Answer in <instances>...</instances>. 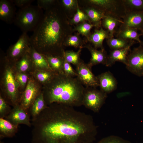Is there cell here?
<instances>
[{"label":"cell","mask_w":143,"mask_h":143,"mask_svg":"<svg viewBox=\"0 0 143 143\" xmlns=\"http://www.w3.org/2000/svg\"><path fill=\"white\" fill-rule=\"evenodd\" d=\"M32 143H92L97 127L91 115L53 103L31 119Z\"/></svg>","instance_id":"6da1fadb"},{"label":"cell","mask_w":143,"mask_h":143,"mask_svg":"<svg viewBox=\"0 0 143 143\" xmlns=\"http://www.w3.org/2000/svg\"><path fill=\"white\" fill-rule=\"evenodd\" d=\"M30 37V45L45 55L64 57V44L73 28L59 0L45 11L41 22Z\"/></svg>","instance_id":"7a4b0ae2"},{"label":"cell","mask_w":143,"mask_h":143,"mask_svg":"<svg viewBox=\"0 0 143 143\" xmlns=\"http://www.w3.org/2000/svg\"><path fill=\"white\" fill-rule=\"evenodd\" d=\"M84 88L77 78L56 73L42 91L47 105L56 103L74 107L82 105Z\"/></svg>","instance_id":"3957f363"},{"label":"cell","mask_w":143,"mask_h":143,"mask_svg":"<svg viewBox=\"0 0 143 143\" xmlns=\"http://www.w3.org/2000/svg\"><path fill=\"white\" fill-rule=\"evenodd\" d=\"M44 14L42 10L37 5H31L20 9L16 12L14 23L23 33L33 32L41 22Z\"/></svg>","instance_id":"277c9868"},{"label":"cell","mask_w":143,"mask_h":143,"mask_svg":"<svg viewBox=\"0 0 143 143\" xmlns=\"http://www.w3.org/2000/svg\"><path fill=\"white\" fill-rule=\"evenodd\" d=\"M2 82V91L6 101L13 107L19 104L22 95L19 91L20 86L16 79L14 69L9 65L5 67Z\"/></svg>","instance_id":"5b68a950"},{"label":"cell","mask_w":143,"mask_h":143,"mask_svg":"<svg viewBox=\"0 0 143 143\" xmlns=\"http://www.w3.org/2000/svg\"><path fill=\"white\" fill-rule=\"evenodd\" d=\"M80 3L93 6L103 12L106 16L122 20L126 10L123 0H85Z\"/></svg>","instance_id":"8992f818"},{"label":"cell","mask_w":143,"mask_h":143,"mask_svg":"<svg viewBox=\"0 0 143 143\" xmlns=\"http://www.w3.org/2000/svg\"><path fill=\"white\" fill-rule=\"evenodd\" d=\"M106 93L96 88L85 87L82 105L95 113H98L107 97Z\"/></svg>","instance_id":"52a82bcc"},{"label":"cell","mask_w":143,"mask_h":143,"mask_svg":"<svg viewBox=\"0 0 143 143\" xmlns=\"http://www.w3.org/2000/svg\"><path fill=\"white\" fill-rule=\"evenodd\" d=\"M125 65L132 73L139 77L143 76V45L140 44L130 51Z\"/></svg>","instance_id":"ba28073f"},{"label":"cell","mask_w":143,"mask_h":143,"mask_svg":"<svg viewBox=\"0 0 143 143\" xmlns=\"http://www.w3.org/2000/svg\"><path fill=\"white\" fill-rule=\"evenodd\" d=\"M30 37L27 33H23L16 42L9 47L7 51V58L10 62H16L29 50Z\"/></svg>","instance_id":"9c48e42d"},{"label":"cell","mask_w":143,"mask_h":143,"mask_svg":"<svg viewBox=\"0 0 143 143\" xmlns=\"http://www.w3.org/2000/svg\"><path fill=\"white\" fill-rule=\"evenodd\" d=\"M42 91L37 81L33 77L29 78L24 91L22 92L19 104L29 112L35 98Z\"/></svg>","instance_id":"30bf717a"},{"label":"cell","mask_w":143,"mask_h":143,"mask_svg":"<svg viewBox=\"0 0 143 143\" xmlns=\"http://www.w3.org/2000/svg\"><path fill=\"white\" fill-rule=\"evenodd\" d=\"M76 78L85 87L97 88L99 86L98 80L92 73L91 68L82 60L76 66Z\"/></svg>","instance_id":"8fae6325"},{"label":"cell","mask_w":143,"mask_h":143,"mask_svg":"<svg viewBox=\"0 0 143 143\" xmlns=\"http://www.w3.org/2000/svg\"><path fill=\"white\" fill-rule=\"evenodd\" d=\"M29 112L23 109L19 104L13 106L10 113L5 118L14 125H25L32 127L31 119Z\"/></svg>","instance_id":"7c38bea8"},{"label":"cell","mask_w":143,"mask_h":143,"mask_svg":"<svg viewBox=\"0 0 143 143\" xmlns=\"http://www.w3.org/2000/svg\"><path fill=\"white\" fill-rule=\"evenodd\" d=\"M119 29L131 28L141 30L143 28V11H127Z\"/></svg>","instance_id":"4fadbf2b"},{"label":"cell","mask_w":143,"mask_h":143,"mask_svg":"<svg viewBox=\"0 0 143 143\" xmlns=\"http://www.w3.org/2000/svg\"><path fill=\"white\" fill-rule=\"evenodd\" d=\"M137 42L134 40H130L128 45L126 47L111 51L108 55L105 65L107 67L112 66L117 61L121 62L126 65L127 56L130 51L131 47Z\"/></svg>","instance_id":"5bb4252c"},{"label":"cell","mask_w":143,"mask_h":143,"mask_svg":"<svg viewBox=\"0 0 143 143\" xmlns=\"http://www.w3.org/2000/svg\"><path fill=\"white\" fill-rule=\"evenodd\" d=\"M100 90L106 93H109L117 88V82L113 74L107 71L96 76Z\"/></svg>","instance_id":"9a60e30c"},{"label":"cell","mask_w":143,"mask_h":143,"mask_svg":"<svg viewBox=\"0 0 143 143\" xmlns=\"http://www.w3.org/2000/svg\"><path fill=\"white\" fill-rule=\"evenodd\" d=\"M12 0H0V19L7 23H14L16 12Z\"/></svg>","instance_id":"2e32d148"},{"label":"cell","mask_w":143,"mask_h":143,"mask_svg":"<svg viewBox=\"0 0 143 143\" xmlns=\"http://www.w3.org/2000/svg\"><path fill=\"white\" fill-rule=\"evenodd\" d=\"M82 6L80 7L89 17L91 23L97 29L101 26V21L106 16L104 13L98 8L91 6L80 3Z\"/></svg>","instance_id":"e0dca14e"},{"label":"cell","mask_w":143,"mask_h":143,"mask_svg":"<svg viewBox=\"0 0 143 143\" xmlns=\"http://www.w3.org/2000/svg\"><path fill=\"white\" fill-rule=\"evenodd\" d=\"M84 47L86 48L91 54V58L87 64L91 68L99 64L105 65L108 55L105 49L98 50L90 44H85Z\"/></svg>","instance_id":"ac0fdd59"},{"label":"cell","mask_w":143,"mask_h":143,"mask_svg":"<svg viewBox=\"0 0 143 143\" xmlns=\"http://www.w3.org/2000/svg\"><path fill=\"white\" fill-rule=\"evenodd\" d=\"M28 53L32 60L33 66L35 70L52 71L44 55L37 51L31 46Z\"/></svg>","instance_id":"d6986e66"},{"label":"cell","mask_w":143,"mask_h":143,"mask_svg":"<svg viewBox=\"0 0 143 143\" xmlns=\"http://www.w3.org/2000/svg\"><path fill=\"white\" fill-rule=\"evenodd\" d=\"M110 38L109 32L101 26L99 29H95L87 39L93 47L97 49H104L103 43L104 40Z\"/></svg>","instance_id":"ffe728a7"},{"label":"cell","mask_w":143,"mask_h":143,"mask_svg":"<svg viewBox=\"0 0 143 143\" xmlns=\"http://www.w3.org/2000/svg\"><path fill=\"white\" fill-rule=\"evenodd\" d=\"M18 126L14 125L5 118H0V139L11 138L17 132Z\"/></svg>","instance_id":"44dd1931"},{"label":"cell","mask_w":143,"mask_h":143,"mask_svg":"<svg viewBox=\"0 0 143 143\" xmlns=\"http://www.w3.org/2000/svg\"><path fill=\"white\" fill-rule=\"evenodd\" d=\"M42 91L37 96L29 110L31 119L36 117L47 107Z\"/></svg>","instance_id":"7402d4cb"},{"label":"cell","mask_w":143,"mask_h":143,"mask_svg":"<svg viewBox=\"0 0 143 143\" xmlns=\"http://www.w3.org/2000/svg\"><path fill=\"white\" fill-rule=\"evenodd\" d=\"M137 30L131 28H126L118 29L117 32V38L127 40H134L143 45V42L141 40L140 37L141 36Z\"/></svg>","instance_id":"603a6c76"},{"label":"cell","mask_w":143,"mask_h":143,"mask_svg":"<svg viewBox=\"0 0 143 143\" xmlns=\"http://www.w3.org/2000/svg\"><path fill=\"white\" fill-rule=\"evenodd\" d=\"M122 23V20L106 16L101 21V26L109 32L110 38H111L114 37L116 27Z\"/></svg>","instance_id":"cb8c5ba5"},{"label":"cell","mask_w":143,"mask_h":143,"mask_svg":"<svg viewBox=\"0 0 143 143\" xmlns=\"http://www.w3.org/2000/svg\"><path fill=\"white\" fill-rule=\"evenodd\" d=\"M44 55L53 72L56 73L65 74L63 70L64 56Z\"/></svg>","instance_id":"d4e9b609"},{"label":"cell","mask_w":143,"mask_h":143,"mask_svg":"<svg viewBox=\"0 0 143 143\" xmlns=\"http://www.w3.org/2000/svg\"><path fill=\"white\" fill-rule=\"evenodd\" d=\"M56 73L52 71L35 70L33 77L38 82L44 85L49 82Z\"/></svg>","instance_id":"484cf974"},{"label":"cell","mask_w":143,"mask_h":143,"mask_svg":"<svg viewBox=\"0 0 143 143\" xmlns=\"http://www.w3.org/2000/svg\"><path fill=\"white\" fill-rule=\"evenodd\" d=\"M59 1L68 19L72 18L77 12L78 1L59 0Z\"/></svg>","instance_id":"4316f807"},{"label":"cell","mask_w":143,"mask_h":143,"mask_svg":"<svg viewBox=\"0 0 143 143\" xmlns=\"http://www.w3.org/2000/svg\"><path fill=\"white\" fill-rule=\"evenodd\" d=\"M33 66L32 60L28 53L23 56L16 62V72L26 73Z\"/></svg>","instance_id":"83f0119b"},{"label":"cell","mask_w":143,"mask_h":143,"mask_svg":"<svg viewBox=\"0 0 143 143\" xmlns=\"http://www.w3.org/2000/svg\"><path fill=\"white\" fill-rule=\"evenodd\" d=\"M79 35L77 33L68 37L64 43V47H73L79 49L84 47L86 44Z\"/></svg>","instance_id":"f1b7e54d"},{"label":"cell","mask_w":143,"mask_h":143,"mask_svg":"<svg viewBox=\"0 0 143 143\" xmlns=\"http://www.w3.org/2000/svg\"><path fill=\"white\" fill-rule=\"evenodd\" d=\"M106 40L107 44L112 50L120 49L126 47L130 41V40L114 37L109 38L106 39Z\"/></svg>","instance_id":"f546056e"},{"label":"cell","mask_w":143,"mask_h":143,"mask_svg":"<svg viewBox=\"0 0 143 143\" xmlns=\"http://www.w3.org/2000/svg\"><path fill=\"white\" fill-rule=\"evenodd\" d=\"M95 26L87 21H84L76 25L73 28L74 31H77L80 34L85 37L87 39L91 34V30Z\"/></svg>","instance_id":"4dcf8cb0"},{"label":"cell","mask_w":143,"mask_h":143,"mask_svg":"<svg viewBox=\"0 0 143 143\" xmlns=\"http://www.w3.org/2000/svg\"><path fill=\"white\" fill-rule=\"evenodd\" d=\"M82 49H79L77 52L73 50L65 51L64 55L65 59L70 64L77 66L81 60L80 58V55Z\"/></svg>","instance_id":"1f68e13d"},{"label":"cell","mask_w":143,"mask_h":143,"mask_svg":"<svg viewBox=\"0 0 143 143\" xmlns=\"http://www.w3.org/2000/svg\"><path fill=\"white\" fill-rule=\"evenodd\" d=\"M69 24L71 25H76L84 21L91 23L87 15L80 8L78 5L76 12L71 19H68Z\"/></svg>","instance_id":"d6a6232c"},{"label":"cell","mask_w":143,"mask_h":143,"mask_svg":"<svg viewBox=\"0 0 143 143\" xmlns=\"http://www.w3.org/2000/svg\"><path fill=\"white\" fill-rule=\"evenodd\" d=\"M127 11H143V0H123Z\"/></svg>","instance_id":"836d02e7"},{"label":"cell","mask_w":143,"mask_h":143,"mask_svg":"<svg viewBox=\"0 0 143 143\" xmlns=\"http://www.w3.org/2000/svg\"><path fill=\"white\" fill-rule=\"evenodd\" d=\"M97 143H132L130 141L116 135H111L104 137Z\"/></svg>","instance_id":"e575fe53"},{"label":"cell","mask_w":143,"mask_h":143,"mask_svg":"<svg viewBox=\"0 0 143 143\" xmlns=\"http://www.w3.org/2000/svg\"><path fill=\"white\" fill-rule=\"evenodd\" d=\"M12 108L10 105L0 95V118H5L10 112Z\"/></svg>","instance_id":"d590c367"},{"label":"cell","mask_w":143,"mask_h":143,"mask_svg":"<svg viewBox=\"0 0 143 143\" xmlns=\"http://www.w3.org/2000/svg\"><path fill=\"white\" fill-rule=\"evenodd\" d=\"M15 77L20 88H23L25 87L29 78L26 73L16 72Z\"/></svg>","instance_id":"8d00e7d4"},{"label":"cell","mask_w":143,"mask_h":143,"mask_svg":"<svg viewBox=\"0 0 143 143\" xmlns=\"http://www.w3.org/2000/svg\"><path fill=\"white\" fill-rule=\"evenodd\" d=\"M57 1L56 0H38L37 5L41 9L46 11L53 6Z\"/></svg>","instance_id":"74e56055"},{"label":"cell","mask_w":143,"mask_h":143,"mask_svg":"<svg viewBox=\"0 0 143 143\" xmlns=\"http://www.w3.org/2000/svg\"><path fill=\"white\" fill-rule=\"evenodd\" d=\"M63 70L65 74L66 75L72 77H77V74L76 71L70 65V64L65 60L64 58Z\"/></svg>","instance_id":"f35d334b"},{"label":"cell","mask_w":143,"mask_h":143,"mask_svg":"<svg viewBox=\"0 0 143 143\" xmlns=\"http://www.w3.org/2000/svg\"><path fill=\"white\" fill-rule=\"evenodd\" d=\"M15 5L20 9L26 8L31 5L34 0H12Z\"/></svg>","instance_id":"ab89813d"},{"label":"cell","mask_w":143,"mask_h":143,"mask_svg":"<svg viewBox=\"0 0 143 143\" xmlns=\"http://www.w3.org/2000/svg\"><path fill=\"white\" fill-rule=\"evenodd\" d=\"M140 31L141 32L140 34H141V35L143 36V28L140 30Z\"/></svg>","instance_id":"60d3db41"},{"label":"cell","mask_w":143,"mask_h":143,"mask_svg":"<svg viewBox=\"0 0 143 143\" xmlns=\"http://www.w3.org/2000/svg\"><path fill=\"white\" fill-rule=\"evenodd\" d=\"M0 143H4V142H3L2 141L0 140Z\"/></svg>","instance_id":"b9f144b4"},{"label":"cell","mask_w":143,"mask_h":143,"mask_svg":"<svg viewBox=\"0 0 143 143\" xmlns=\"http://www.w3.org/2000/svg\"></svg>","instance_id":"7bdbcfd3"}]
</instances>
